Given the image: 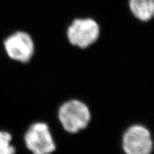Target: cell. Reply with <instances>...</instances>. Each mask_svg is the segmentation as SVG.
<instances>
[{
    "instance_id": "cell-2",
    "label": "cell",
    "mask_w": 154,
    "mask_h": 154,
    "mask_svg": "<svg viewBox=\"0 0 154 154\" xmlns=\"http://www.w3.org/2000/svg\"><path fill=\"white\" fill-rule=\"evenodd\" d=\"M27 149L33 154H51L56 150V144L48 125L43 122L32 124L24 135Z\"/></svg>"
},
{
    "instance_id": "cell-5",
    "label": "cell",
    "mask_w": 154,
    "mask_h": 154,
    "mask_svg": "<svg viewBox=\"0 0 154 154\" xmlns=\"http://www.w3.org/2000/svg\"><path fill=\"white\" fill-rule=\"evenodd\" d=\"M4 47L10 59L22 63L28 62L34 53V44L30 35L24 32H17L4 42Z\"/></svg>"
},
{
    "instance_id": "cell-3",
    "label": "cell",
    "mask_w": 154,
    "mask_h": 154,
    "mask_svg": "<svg viewBox=\"0 0 154 154\" xmlns=\"http://www.w3.org/2000/svg\"><path fill=\"white\" fill-rule=\"evenodd\" d=\"M99 34V24L91 19H75L67 30V36L70 43L82 49L96 42Z\"/></svg>"
},
{
    "instance_id": "cell-7",
    "label": "cell",
    "mask_w": 154,
    "mask_h": 154,
    "mask_svg": "<svg viewBox=\"0 0 154 154\" xmlns=\"http://www.w3.org/2000/svg\"><path fill=\"white\" fill-rule=\"evenodd\" d=\"M11 135L0 131V154H15L16 149L11 144Z\"/></svg>"
},
{
    "instance_id": "cell-6",
    "label": "cell",
    "mask_w": 154,
    "mask_h": 154,
    "mask_svg": "<svg viewBox=\"0 0 154 154\" xmlns=\"http://www.w3.org/2000/svg\"><path fill=\"white\" fill-rule=\"evenodd\" d=\"M133 14L140 21L146 22L154 16V0H129Z\"/></svg>"
},
{
    "instance_id": "cell-4",
    "label": "cell",
    "mask_w": 154,
    "mask_h": 154,
    "mask_svg": "<svg viewBox=\"0 0 154 154\" xmlns=\"http://www.w3.org/2000/svg\"><path fill=\"white\" fill-rule=\"evenodd\" d=\"M122 147L126 154H151L153 140L149 131L141 125L129 127L123 136Z\"/></svg>"
},
{
    "instance_id": "cell-1",
    "label": "cell",
    "mask_w": 154,
    "mask_h": 154,
    "mask_svg": "<svg viewBox=\"0 0 154 154\" xmlns=\"http://www.w3.org/2000/svg\"><path fill=\"white\" fill-rule=\"evenodd\" d=\"M58 116L67 132L76 134L84 129L91 120V112L85 103L72 99L63 103L59 109Z\"/></svg>"
}]
</instances>
